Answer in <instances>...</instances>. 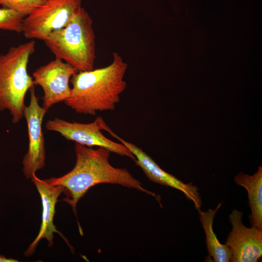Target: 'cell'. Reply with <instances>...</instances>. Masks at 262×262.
Masks as SVG:
<instances>
[{"label":"cell","mask_w":262,"mask_h":262,"mask_svg":"<svg viewBox=\"0 0 262 262\" xmlns=\"http://www.w3.org/2000/svg\"><path fill=\"white\" fill-rule=\"evenodd\" d=\"M40 196L42 205V222L40 230L34 241L30 244L25 252L27 257L32 255L39 242L42 239H46L49 246L53 244V233H57L65 240L70 249H73L67 240L58 230L53 224L55 213V205L58 198L63 192V188L60 185H53L48 183L45 180H41L34 174L31 178Z\"/></svg>","instance_id":"obj_11"},{"label":"cell","mask_w":262,"mask_h":262,"mask_svg":"<svg viewBox=\"0 0 262 262\" xmlns=\"http://www.w3.org/2000/svg\"><path fill=\"white\" fill-rule=\"evenodd\" d=\"M243 213L234 209L229 215L231 226L225 244L231 252V262H257L262 256V229L245 226Z\"/></svg>","instance_id":"obj_9"},{"label":"cell","mask_w":262,"mask_h":262,"mask_svg":"<svg viewBox=\"0 0 262 262\" xmlns=\"http://www.w3.org/2000/svg\"><path fill=\"white\" fill-rule=\"evenodd\" d=\"M93 19L82 7L65 27L50 33L44 41L55 58L78 71L94 69L95 35Z\"/></svg>","instance_id":"obj_3"},{"label":"cell","mask_w":262,"mask_h":262,"mask_svg":"<svg viewBox=\"0 0 262 262\" xmlns=\"http://www.w3.org/2000/svg\"><path fill=\"white\" fill-rule=\"evenodd\" d=\"M25 17L23 15L14 10L0 8V30L22 33Z\"/></svg>","instance_id":"obj_14"},{"label":"cell","mask_w":262,"mask_h":262,"mask_svg":"<svg viewBox=\"0 0 262 262\" xmlns=\"http://www.w3.org/2000/svg\"><path fill=\"white\" fill-rule=\"evenodd\" d=\"M30 100L25 106L23 117L28 128V149L22 160L23 172L27 179H31L35 172L45 166L46 149L42 131V122L47 111L38 103L34 86L30 89Z\"/></svg>","instance_id":"obj_7"},{"label":"cell","mask_w":262,"mask_h":262,"mask_svg":"<svg viewBox=\"0 0 262 262\" xmlns=\"http://www.w3.org/2000/svg\"><path fill=\"white\" fill-rule=\"evenodd\" d=\"M105 131L117 139L131 152L135 157V164L143 171L151 181L181 191L189 200L192 201L195 208L201 210L202 201L198 187L192 182L184 183L174 176L163 170L160 166L141 148L129 142L116 134L106 126Z\"/></svg>","instance_id":"obj_10"},{"label":"cell","mask_w":262,"mask_h":262,"mask_svg":"<svg viewBox=\"0 0 262 262\" xmlns=\"http://www.w3.org/2000/svg\"><path fill=\"white\" fill-rule=\"evenodd\" d=\"M128 64L117 52L108 66L78 71L71 77V94L64 102L76 113L94 116L98 112L112 111L127 87L124 80Z\"/></svg>","instance_id":"obj_2"},{"label":"cell","mask_w":262,"mask_h":262,"mask_svg":"<svg viewBox=\"0 0 262 262\" xmlns=\"http://www.w3.org/2000/svg\"><path fill=\"white\" fill-rule=\"evenodd\" d=\"M46 0H0L3 8L16 11L25 16L44 4Z\"/></svg>","instance_id":"obj_15"},{"label":"cell","mask_w":262,"mask_h":262,"mask_svg":"<svg viewBox=\"0 0 262 262\" xmlns=\"http://www.w3.org/2000/svg\"><path fill=\"white\" fill-rule=\"evenodd\" d=\"M74 150L76 161L73 168L60 177L45 180L49 184L63 187V193L66 196L63 200L71 206L76 216L79 200L91 187L100 183L119 184L135 189L160 201L155 193L142 187L140 181L127 169L116 168L110 164L109 150L101 147L94 149L75 143Z\"/></svg>","instance_id":"obj_1"},{"label":"cell","mask_w":262,"mask_h":262,"mask_svg":"<svg viewBox=\"0 0 262 262\" xmlns=\"http://www.w3.org/2000/svg\"><path fill=\"white\" fill-rule=\"evenodd\" d=\"M234 181L247 191L251 226L262 229V167L259 166L251 175L240 172L234 177Z\"/></svg>","instance_id":"obj_12"},{"label":"cell","mask_w":262,"mask_h":262,"mask_svg":"<svg viewBox=\"0 0 262 262\" xmlns=\"http://www.w3.org/2000/svg\"><path fill=\"white\" fill-rule=\"evenodd\" d=\"M106 124L101 116H98L91 123L69 122L55 117L45 124L47 130L59 133L66 139L87 147L96 146L105 148L111 152L128 157L134 162L135 157L122 143L115 142L102 133Z\"/></svg>","instance_id":"obj_6"},{"label":"cell","mask_w":262,"mask_h":262,"mask_svg":"<svg viewBox=\"0 0 262 262\" xmlns=\"http://www.w3.org/2000/svg\"><path fill=\"white\" fill-rule=\"evenodd\" d=\"M17 260L12 259L8 258L4 256L3 255H0V262H17Z\"/></svg>","instance_id":"obj_16"},{"label":"cell","mask_w":262,"mask_h":262,"mask_svg":"<svg viewBox=\"0 0 262 262\" xmlns=\"http://www.w3.org/2000/svg\"><path fill=\"white\" fill-rule=\"evenodd\" d=\"M78 70L62 60L55 58L37 68L33 73L34 85L43 91L42 107L48 110L54 104L65 101L71 94L69 82Z\"/></svg>","instance_id":"obj_8"},{"label":"cell","mask_w":262,"mask_h":262,"mask_svg":"<svg viewBox=\"0 0 262 262\" xmlns=\"http://www.w3.org/2000/svg\"><path fill=\"white\" fill-rule=\"evenodd\" d=\"M222 206L219 203L214 209H209L206 211H198L199 219L204 231L205 243L209 257L214 262H229L231 258V252L226 244H222L218 240L213 229L214 216Z\"/></svg>","instance_id":"obj_13"},{"label":"cell","mask_w":262,"mask_h":262,"mask_svg":"<svg viewBox=\"0 0 262 262\" xmlns=\"http://www.w3.org/2000/svg\"><path fill=\"white\" fill-rule=\"evenodd\" d=\"M82 0H46L26 16L22 33L27 39L44 41L52 32L66 26L82 7Z\"/></svg>","instance_id":"obj_5"},{"label":"cell","mask_w":262,"mask_h":262,"mask_svg":"<svg viewBox=\"0 0 262 262\" xmlns=\"http://www.w3.org/2000/svg\"><path fill=\"white\" fill-rule=\"evenodd\" d=\"M35 45L32 40L12 47L0 54V111H8L13 124L23 117L26 93L34 86L27 66Z\"/></svg>","instance_id":"obj_4"}]
</instances>
